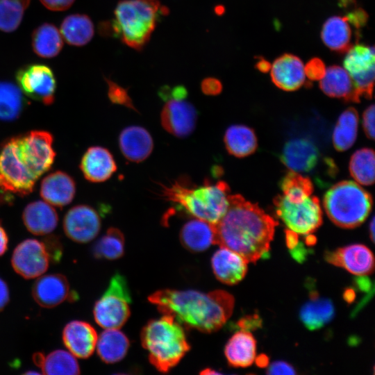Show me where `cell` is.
Wrapping results in <instances>:
<instances>
[{"label":"cell","instance_id":"1","mask_svg":"<svg viewBox=\"0 0 375 375\" xmlns=\"http://www.w3.org/2000/svg\"><path fill=\"white\" fill-rule=\"evenodd\" d=\"M228 207L215 224L216 244L256 262L268 253L278 223L256 203L228 195Z\"/></svg>","mask_w":375,"mask_h":375},{"label":"cell","instance_id":"2","mask_svg":"<svg viewBox=\"0 0 375 375\" xmlns=\"http://www.w3.org/2000/svg\"><path fill=\"white\" fill-rule=\"evenodd\" d=\"M148 299L161 313L172 316L184 328L208 333L222 328L234 308L233 297L221 290L205 293L163 289L152 293Z\"/></svg>","mask_w":375,"mask_h":375},{"label":"cell","instance_id":"3","mask_svg":"<svg viewBox=\"0 0 375 375\" xmlns=\"http://www.w3.org/2000/svg\"><path fill=\"white\" fill-rule=\"evenodd\" d=\"M161 196L175 203L181 210L194 218L216 224L228 207L230 188L219 181L212 184L206 180L201 185L180 177L169 185H161Z\"/></svg>","mask_w":375,"mask_h":375},{"label":"cell","instance_id":"4","mask_svg":"<svg viewBox=\"0 0 375 375\" xmlns=\"http://www.w3.org/2000/svg\"><path fill=\"white\" fill-rule=\"evenodd\" d=\"M140 339L150 363L162 373L178 364L190 349L184 327L169 315L149 320L142 328Z\"/></svg>","mask_w":375,"mask_h":375},{"label":"cell","instance_id":"5","mask_svg":"<svg viewBox=\"0 0 375 375\" xmlns=\"http://www.w3.org/2000/svg\"><path fill=\"white\" fill-rule=\"evenodd\" d=\"M110 32L135 50H142L149 41L158 18L168 13L158 0H121L115 7Z\"/></svg>","mask_w":375,"mask_h":375},{"label":"cell","instance_id":"6","mask_svg":"<svg viewBox=\"0 0 375 375\" xmlns=\"http://www.w3.org/2000/svg\"><path fill=\"white\" fill-rule=\"evenodd\" d=\"M323 205L329 219L337 226L353 228L369 215L372 199L369 193L351 181H340L327 190Z\"/></svg>","mask_w":375,"mask_h":375},{"label":"cell","instance_id":"7","mask_svg":"<svg viewBox=\"0 0 375 375\" xmlns=\"http://www.w3.org/2000/svg\"><path fill=\"white\" fill-rule=\"evenodd\" d=\"M131 296L125 277L116 273L103 295L96 301L93 315L97 324L103 328H119L131 315Z\"/></svg>","mask_w":375,"mask_h":375},{"label":"cell","instance_id":"8","mask_svg":"<svg viewBox=\"0 0 375 375\" xmlns=\"http://www.w3.org/2000/svg\"><path fill=\"white\" fill-rule=\"evenodd\" d=\"M276 213L290 230L297 234L309 235L322 223V212L316 197H308L301 202L292 203L283 195L274 200Z\"/></svg>","mask_w":375,"mask_h":375},{"label":"cell","instance_id":"9","mask_svg":"<svg viewBox=\"0 0 375 375\" xmlns=\"http://www.w3.org/2000/svg\"><path fill=\"white\" fill-rule=\"evenodd\" d=\"M36 181L19 157L15 137L4 142L0 147V188L24 196L33 191Z\"/></svg>","mask_w":375,"mask_h":375},{"label":"cell","instance_id":"10","mask_svg":"<svg viewBox=\"0 0 375 375\" xmlns=\"http://www.w3.org/2000/svg\"><path fill=\"white\" fill-rule=\"evenodd\" d=\"M15 138L22 162L38 180L54 161L56 153L52 135L44 131H31Z\"/></svg>","mask_w":375,"mask_h":375},{"label":"cell","instance_id":"11","mask_svg":"<svg viewBox=\"0 0 375 375\" xmlns=\"http://www.w3.org/2000/svg\"><path fill=\"white\" fill-rule=\"evenodd\" d=\"M19 88L27 97L45 105L53 103L56 89L51 69L42 64H31L19 69L16 74Z\"/></svg>","mask_w":375,"mask_h":375},{"label":"cell","instance_id":"12","mask_svg":"<svg viewBox=\"0 0 375 375\" xmlns=\"http://www.w3.org/2000/svg\"><path fill=\"white\" fill-rule=\"evenodd\" d=\"M50 260L44 242L36 239H27L15 249L11 264L18 274L30 279L43 274L49 267Z\"/></svg>","mask_w":375,"mask_h":375},{"label":"cell","instance_id":"13","mask_svg":"<svg viewBox=\"0 0 375 375\" xmlns=\"http://www.w3.org/2000/svg\"><path fill=\"white\" fill-rule=\"evenodd\" d=\"M185 99H167L160 113V122L164 129L178 138L189 136L194 131L197 120L196 108Z\"/></svg>","mask_w":375,"mask_h":375},{"label":"cell","instance_id":"14","mask_svg":"<svg viewBox=\"0 0 375 375\" xmlns=\"http://www.w3.org/2000/svg\"><path fill=\"white\" fill-rule=\"evenodd\" d=\"M63 228L66 235L74 242L87 243L99 233L101 219L93 208L88 205H77L66 213Z\"/></svg>","mask_w":375,"mask_h":375},{"label":"cell","instance_id":"15","mask_svg":"<svg viewBox=\"0 0 375 375\" xmlns=\"http://www.w3.org/2000/svg\"><path fill=\"white\" fill-rule=\"evenodd\" d=\"M325 259L331 264L341 267L357 276H367L374 268V256L366 246L351 244L326 252Z\"/></svg>","mask_w":375,"mask_h":375},{"label":"cell","instance_id":"16","mask_svg":"<svg viewBox=\"0 0 375 375\" xmlns=\"http://www.w3.org/2000/svg\"><path fill=\"white\" fill-rule=\"evenodd\" d=\"M32 296L42 307L53 308L70 297V288L67 278L60 274L39 277L32 288Z\"/></svg>","mask_w":375,"mask_h":375},{"label":"cell","instance_id":"17","mask_svg":"<svg viewBox=\"0 0 375 375\" xmlns=\"http://www.w3.org/2000/svg\"><path fill=\"white\" fill-rule=\"evenodd\" d=\"M270 69L272 82L283 90H297L305 83L304 65L293 54L281 55L274 60Z\"/></svg>","mask_w":375,"mask_h":375},{"label":"cell","instance_id":"18","mask_svg":"<svg viewBox=\"0 0 375 375\" xmlns=\"http://www.w3.org/2000/svg\"><path fill=\"white\" fill-rule=\"evenodd\" d=\"M280 158L293 172H308L317 164L319 153L315 144L308 140L296 138L285 144Z\"/></svg>","mask_w":375,"mask_h":375},{"label":"cell","instance_id":"19","mask_svg":"<svg viewBox=\"0 0 375 375\" xmlns=\"http://www.w3.org/2000/svg\"><path fill=\"white\" fill-rule=\"evenodd\" d=\"M97 338L93 326L83 321H72L62 331L65 346L74 356L80 358H88L93 353Z\"/></svg>","mask_w":375,"mask_h":375},{"label":"cell","instance_id":"20","mask_svg":"<svg viewBox=\"0 0 375 375\" xmlns=\"http://www.w3.org/2000/svg\"><path fill=\"white\" fill-rule=\"evenodd\" d=\"M248 262L238 253L220 247L211 258L215 277L222 283L232 285L242 281L247 272Z\"/></svg>","mask_w":375,"mask_h":375},{"label":"cell","instance_id":"21","mask_svg":"<svg viewBox=\"0 0 375 375\" xmlns=\"http://www.w3.org/2000/svg\"><path fill=\"white\" fill-rule=\"evenodd\" d=\"M80 168L85 179L101 183L111 177L117 170V165L107 149L95 146L87 149L81 158Z\"/></svg>","mask_w":375,"mask_h":375},{"label":"cell","instance_id":"22","mask_svg":"<svg viewBox=\"0 0 375 375\" xmlns=\"http://www.w3.org/2000/svg\"><path fill=\"white\" fill-rule=\"evenodd\" d=\"M40 194L46 202L62 208L71 203L74 198L76 184L67 173L56 171L42 179Z\"/></svg>","mask_w":375,"mask_h":375},{"label":"cell","instance_id":"23","mask_svg":"<svg viewBox=\"0 0 375 375\" xmlns=\"http://www.w3.org/2000/svg\"><path fill=\"white\" fill-rule=\"evenodd\" d=\"M119 145L124 156L134 162L147 159L153 149L151 135L147 130L139 126L125 128L119 135Z\"/></svg>","mask_w":375,"mask_h":375},{"label":"cell","instance_id":"24","mask_svg":"<svg viewBox=\"0 0 375 375\" xmlns=\"http://www.w3.org/2000/svg\"><path fill=\"white\" fill-rule=\"evenodd\" d=\"M320 89L328 97L342 99L347 102L360 101V96L354 87L347 71L338 65H332L326 69L320 80Z\"/></svg>","mask_w":375,"mask_h":375},{"label":"cell","instance_id":"25","mask_svg":"<svg viewBox=\"0 0 375 375\" xmlns=\"http://www.w3.org/2000/svg\"><path fill=\"white\" fill-rule=\"evenodd\" d=\"M22 220L26 229L34 235L51 233L57 226L58 217L53 207L45 201H35L24 209Z\"/></svg>","mask_w":375,"mask_h":375},{"label":"cell","instance_id":"26","mask_svg":"<svg viewBox=\"0 0 375 375\" xmlns=\"http://www.w3.org/2000/svg\"><path fill=\"white\" fill-rule=\"evenodd\" d=\"M180 240L191 252H202L216 244L215 224L195 218L187 222L181 228Z\"/></svg>","mask_w":375,"mask_h":375},{"label":"cell","instance_id":"27","mask_svg":"<svg viewBox=\"0 0 375 375\" xmlns=\"http://www.w3.org/2000/svg\"><path fill=\"white\" fill-rule=\"evenodd\" d=\"M256 342L247 331L236 332L227 342L224 353L230 365L235 367L250 366L256 358Z\"/></svg>","mask_w":375,"mask_h":375},{"label":"cell","instance_id":"28","mask_svg":"<svg viewBox=\"0 0 375 375\" xmlns=\"http://www.w3.org/2000/svg\"><path fill=\"white\" fill-rule=\"evenodd\" d=\"M321 38L328 48L339 53H347L353 46L351 29L345 17H329L322 26Z\"/></svg>","mask_w":375,"mask_h":375},{"label":"cell","instance_id":"29","mask_svg":"<svg viewBox=\"0 0 375 375\" xmlns=\"http://www.w3.org/2000/svg\"><path fill=\"white\" fill-rule=\"evenodd\" d=\"M96 347L101 360L105 363L113 364L125 357L130 341L118 328H107L98 337Z\"/></svg>","mask_w":375,"mask_h":375},{"label":"cell","instance_id":"30","mask_svg":"<svg viewBox=\"0 0 375 375\" xmlns=\"http://www.w3.org/2000/svg\"><path fill=\"white\" fill-rule=\"evenodd\" d=\"M33 360L45 374L76 375L80 374V367L74 356L65 350H56L46 356L42 353H35Z\"/></svg>","mask_w":375,"mask_h":375},{"label":"cell","instance_id":"31","mask_svg":"<svg viewBox=\"0 0 375 375\" xmlns=\"http://www.w3.org/2000/svg\"><path fill=\"white\" fill-rule=\"evenodd\" d=\"M60 33L68 44L77 47L83 46L94 36V24L86 15H70L62 21Z\"/></svg>","mask_w":375,"mask_h":375},{"label":"cell","instance_id":"32","mask_svg":"<svg viewBox=\"0 0 375 375\" xmlns=\"http://www.w3.org/2000/svg\"><path fill=\"white\" fill-rule=\"evenodd\" d=\"M224 140L227 151L238 158L246 157L257 149V138L253 130L244 125L228 127Z\"/></svg>","mask_w":375,"mask_h":375},{"label":"cell","instance_id":"33","mask_svg":"<svg viewBox=\"0 0 375 375\" xmlns=\"http://www.w3.org/2000/svg\"><path fill=\"white\" fill-rule=\"evenodd\" d=\"M334 315L332 302L312 292L310 300L302 307L300 318L309 330H316L328 323Z\"/></svg>","mask_w":375,"mask_h":375},{"label":"cell","instance_id":"34","mask_svg":"<svg viewBox=\"0 0 375 375\" xmlns=\"http://www.w3.org/2000/svg\"><path fill=\"white\" fill-rule=\"evenodd\" d=\"M31 44L38 56L51 58L60 52L63 42L58 29L53 24L44 23L33 31Z\"/></svg>","mask_w":375,"mask_h":375},{"label":"cell","instance_id":"35","mask_svg":"<svg viewBox=\"0 0 375 375\" xmlns=\"http://www.w3.org/2000/svg\"><path fill=\"white\" fill-rule=\"evenodd\" d=\"M358 126V115L354 108H349L340 115L333 133L336 150L344 151L351 147L357 137Z\"/></svg>","mask_w":375,"mask_h":375},{"label":"cell","instance_id":"36","mask_svg":"<svg viewBox=\"0 0 375 375\" xmlns=\"http://www.w3.org/2000/svg\"><path fill=\"white\" fill-rule=\"evenodd\" d=\"M24 106L25 99L20 88L12 83L0 81V120L17 119Z\"/></svg>","mask_w":375,"mask_h":375},{"label":"cell","instance_id":"37","mask_svg":"<svg viewBox=\"0 0 375 375\" xmlns=\"http://www.w3.org/2000/svg\"><path fill=\"white\" fill-rule=\"evenodd\" d=\"M125 240L122 231L111 227L93 246L92 253L97 258L116 260L124 253Z\"/></svg>","mask_w":375,"mask_h":375},{"label":"cell","instance_id":"38","mask_svg":"<svg viewBox=\"0 0 375 375\" xmlns=\"http://www.w3.org/2000/svg\"><path fill=\"white\" fill-rule=\"evenodd\" d=\"M349 172L352 177L364 185L374 182V152L372 149L362 148L357 150L349 162Z\"/></svg>","mask_w":375,"mask_h":375},{"label":"cell","instance_id":"39","mask_svg":"<svg viewBox=\"0 0 375 375\" xmlns=\"http://www.w3.org/2000/svg\"><path fill=\"white\" fill-rule=\"evenodd\" d=\"M283 196L292 203L301 202L311 195L313 185L311 181L295 172H290L281 181Z\"/></svg>","mask_w":375,"mask_h":375},{"label":"cell","instance_id":"40","mask_svg":"<svg viewBox=\"0 0 375 375\" xmlns=\"http://www.w3.org/2000/svg\"><path fill=\"white\" fill-rule=\"evenodd\" d=\"M374 47L357 44L347 52L344 66L349 75L353 76L374 67Z\"/></svg>","mask_w":375,"mask_h":375},{"label":"cell","instance_id":"41","mask_svg":"<svg viewBox=\"0 0 375 375\" xmlns=\"http://www.w3.org/2000/svg\"><path fill=\"white\" fill-rule=\"evenodd\" d=\"M31 0H0V31L12 32L19 26Z\"/></svg>","mask_w":375,"mask_h":375},{"label":"cell","instance_id":"42","mask_svg":"<svg viewBox=\"0 0 375 375\" xmlns=\"http://www.w3.org/2000/svg\"><path fill=\"white\" fill-rule=\"evenodd\" d=\"M354 87L360 97L371 99L374 81V67L364 72L351 76Z\"/></svg>","mask_w":375,"mask_h":375},{"label":"cell","instance_id":"43","mask_svg":"<svg viewBox=\"0 0 375 375\" xmlns=\"http://www.w3.org/2000/svg\"><path fill=\"white\" fill-rule=\"evenodd\" d=\"M108 85V96L112 103L122 105L137 111L131 97L128 95L127 89L118 85L111 79L104 78Z\"/></svg>","mask_w":375,"mask_h":375},{"label":"cell","instance_id":"44","mask_svg":"<svg viewBox=\"0 0 375 375\" xmlns=\"http://www.w3.org/2000/svg\"><path fill=\"white\" fill-rule=\"evenodd\" d=\"M325 72V64L319 58H311L304 66L305 75L310 81H320Z\"/></svg>","mask_w":375,"mask_h":375},{"label":"cell","instance_id":"45","mask_svg":"<svg viewBox=\"0 0 375 375\" xmlns=\"http://www.w3.org/2000/svg\"><path fill=\"white\" fill-rule=\"evenodd\" d=\"M344 17L348 22L357 29L365 26L369 18L367 12L363 8L356 6V5L347 12Z\"/></svg>","mask_w":375,"mask_h":375},{"label":"cell","instance_id":"46","mask_svg":"<svg viewBox=\"0 0 375 375\" xmlns=\"http://www.w3.org/2000/svg\"><path fill=\"white\" fill-rule=\"evenodd\" d=\"M362 126L367 138H374V106H369L363 112Z\"/></svg>","mask_w":375,"mask_h":375},{"label":"cell","instance_id":"47","mask_svg":"<svg viewBox=\"0 0 375 375\" xmlns=\"http://www.w3.org/2000/svg\"><path fill=\"white\" fill-rule=\"evenodd\" d=\"M201 89L206 95H217L222 90L221 81L215 78L208 77L204 78L201 83Z\"/></svg>","mask_w":375,"mask_h":375},{"label":"cell","instance_id":"48","mask_svg":"<svg viewBox=\"0 0 375 375\" xmlns=\"http://www.w3.org/2000/svg\"><path fill=\"white\" fill-rule=\"evenodd\" d=\"M268 374H295L294 368L283 361L273 362L267 369Z\"/></svg>","mask_w":375,"mask_h":375},{"label":"cell","instance_id":"49","mask_svg":"<svg viewBox=\"0 0 375 375\" xmlns=\"http://www.w3.org/2000/svg\"><path fill=\"white\" fill-rule=\"evenodd\" d=\"M48 9L53 11H62L69 8L75 0H40Z\"/></svg>","mask_w":375,"mask_h":375},{"label":"cell","instance_id":"50","mask_svg":"<svg viewBox=\"0 0 375 375\" xmlns=\"http://www.w3.org/2000/svg\"><path fill=\"white\" fill-rule=\"evenodd\" d=\"M261 324L262 321L258 315L247 316L238 322L240 328L247 331L257 329L261 326Z\"/></svg>","mask_w":375,"mask_h":375},{"label":"cell","instance_id":"51","mask_svg":"<svg viewBox=\"0 0 375 375\" xmlns=\"http://www.w3.org/2000/svg\"><path fill=\"white\" fill-rule=\"evenodd\" d=\"M9 290L6 282L0 278V311L3 310L9 301Z\"/></svg>","mask_w":375,"mask_h":375},{"label":"cell","instance_id":"52","mask_svg":"<svg viewBox=\"0 0 375 375\" xmlns=\"http://www.w3.org/2000/svg\"><path fill=\"white\" fill-rule=\"evenodd\" d=\"M286 244L290 249H293L298 244V235L297 233L287 230L285 231Z\"/></svg>","mask_w":375,"mask_h":375},{"label":"cell","instance_id":"53","mask_svg":"<svg viewBox=\"0 0 375 375\" xmlns=\"http://www.w3.org/2000/svg\"><path fill=\"white\" fill-rule=\"evenodd\" d=\"M8 239L6 231L0 224V256L3 255L8 248Z\"/></svg>","mask_w":375,"mask_h":375},{"label":"cell","instance_id":"54","mask_svg":"<svg viewBox=\"0 0 375 375\" xmlns=\"http://www.w3.org/2000/svg\"><path fill=\"white\" fill-rule=\"evenodd\" d=\"M271 64L265 58H259L256 64V68L262 73L269 72L271 69Z\"/></svg>","mask_w":375,"mask_h":375},{"label":"cell","instance_id":"55","mask_svg":"<svg viewBox=\"0 0 375 375\" xmlns=\"http://www.w3.org/2000/svg\"><path fill=\"white\" fill-rule=\"evenodd\" d=\"M256 364L260 367H266L268 364V358L265 355H260L256 358Z\"/></svg>","mask_w":375,"mask_h":375},{"label":"cell","instance_id":"56","mask_svg":"<svg viewBox=\"0 0 375 375\" xmlns=\"http://www.w3.org/2000/svg\"><path fill=\"white\" fill-rule=\"evenodd\" d=\"M369 234H370V238L372 242H374V217H372V221L369 224Z\"/></svg>","mask_w":375,"mask_h":375}]
</instances>
